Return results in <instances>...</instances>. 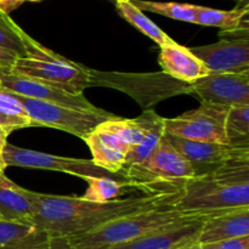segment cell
Masks as SVG:
<instances>
[{
  "mask_svg": "<svg viewBox=\"0 0 249 249\" xmlns=\"http://www.w3.org/2000/svg\"><path fill=\"white\" fill-rule=\"evenodd\" d=\"M248 2L232 10H218L196 5V24L221 28L223 33L248 31Z\"/></svg>",
  "mask_w": 249,
  "mask_h": 249,
  "instance_id": "19",
  "label": "cell"
},
{
  "mask_svg": "<svg viewBox=\"0 0 249 249\" xmlns=\"http://www.w3.org/2000/svg\"><path fill=\"white\" fill-rule=\"evenodd\" d=\"M22 4H23V0H0V12L9 15Z\"/></svg>",
  "mask_w": 249,
  "mask_h": 249,
  "instance_id": "31",
  "label": "cell"
},
{
  "mask_svg": "<svg viewBox=\"0 0 249 249\" xmlns=\"http://www.w3.org/2000/svg\"><path fill=\"white\" fill-rule=\"evenodd\" d=\"M38 230L31 224L12 223L0 219V248L17 245L33 236Z\"/></svg>",
  "mask_w": 249,
  "mask_h": 249,
  "instance_id": "26",
  "label": "cell"
},
{
  "mask_svg": "<svg viewBox=\"0 0 249 249\" xmlns=\"http://www.w3.org/2000/svg\"><path fill=\"white\" fill-rule=\"evenodd\" d=\"M190 92L201 104L231 108L249 105V73H211L190 84Z\"/></svg>",
  "mask_w": 249,
  "mask_h": 249,
  "instance_id": "9",
  "label": "cell"
},
{
  "mask_svg": "<svg viewBox=\"0 0 249 249\" xmlns=\"http://www.w3.org/2000/svg\"><path fill=\"white\" fill-rule=\"evenodd\" d=\"M225 143L249 150V105L229 108L225 122Z\"/></svg>",
  "mask_w": 249,
  "mask_h": 249,
  "instance_id": "22",
  "label": "cell"
},
{
  "mask_svg": "<svg viewBox=\"0 0 249 249\" xmlns=\"http://www.w3.org/2000/svg\"><path fill=\"white\" fill-rule=\"evenodd\" d=\"M207 218L209 216H191L109 249H185L191 247L198 243L202 225Z\"/></svg>",
  "mask_w": 249,
  "mask_h": 249,
  "instance_id": "13",
  "label": "cell"
},
{
  "mask_svg": "<svg viewBox=\"0 0 249 249\" xmlns=\"http://www.w3.org/2000/svg\"><path fill=\"white\" fill-rule=\"evenodd\" d=\"M211 73H249V39L223 38L214 44L189 48Z\"/></svg>",
  "mask_w": 249,
  "mask_h": 249,
  "instance_id": "12",
  "label": "cell"
},
{
  "mask_svg": "<svg viewBox=\"0 0 249 249\" xmlns=\"http://www.w3.org/2000/svg\"><path fill=\"white\" fill-rule=\"evenodd\" d=\"M249 208V157L232 158L214 173L192 178L173 209L187 215L211 216Z\"/></svg>",
  "mask_w": 249,
  "mask_h": 249,
  "instance_id": "2",
  "label": "cell"
},
{
  "mask_svg": "<svg viewBox=\"0 0 249 249\" xmlns=\"http://www.w3.org/2000/svg\"><path fill=\"white\" fill-rule=\"evenodd\" d=\"M139 118L146 126V135L138 146L133 147L128 152L123 170L142 164L157 148L158 143L165 134L164 118L158 116L153 109H147Z\"/></svg>",
  "mask_w": 249,
  "mask_h": 249,
  "instance_id": "18",
  "label": "cell"
},
{
  "mask_svg": "<svg viewBox=\"0 0 249 249\" xmlns=\"http://www.w3.org/2000/svg\"><path fill=\"white\" fill-rule=\"evenodd\" d=\"M6 168H7V165H6V163L4 162V158H2V156H0V175L4 174Z\"/></svg>",
  "mask_w": 249,
  "mask_h": 249,
  "instance_id": "33",
  "label": "cell"
},
{
  "mask_svg": "<svg viewBox=\"0 0 249 249\" xmlns=\"http://www.w3.org/2000/svg\"><path fill=\"white\" fill-rule=\"evenodd\" d=\"M245 236H249V208L233 209L207 218L202 225L198 243L209 245Z\"/></svg>",
  "mask_w": 249,
  "mask_h": 249,
  "instance_id": "17",
  "label": "cell"
},
{
  "mask_svg": "<svg viewBox=\"0 0 249 249\" xmlns=\"http://www.w3.org/2000/svg\"><path fill=\"white\" fill-rule=\"evenodd\" d=\"M141 11L153 12L168 18L196 24V5L175 1H152V0H131Z\"/></svg>",
  "mask_w": 249,
  "mask_h": 249,
  "instance_id": "23",
  "label": "cell"
},
{
  "mask_svg": "<svg viewBox=\"0 0 249 249\" xmlns=\"http://www.w3.org/2000/svg\"><path fill=\"white\" fill-rule=\"evenodd\" d=\"M2 158L7 167L12 165V167L33 168V169L55 170V172H63L66 174L74 175L83 180L90 178H112L118 181L128 182L122 172L118 174L107 172L106 169L95 164L91 160L49 155L38 151L16 147L10 145L9 142L2 151Z\"/></svg>",
  "mask_w": 249,
  "mask_h": 249,
  "instance_id": "7",
  "label": "cell"
},
{
  "mask_svg": "<svg viewBox=\"0 0 249 249\" xmlns=\"http://www.w3.org/2000/svg\"><path fill=\"white\" fill-rule=\"evenodd\" d=\"M85 181L88 182V190L83 198L97 203L114 201L123 194L125 187H130L128 182L118 181L112 178H90Z\"/></svg>",
  "mask_w": 249,
  "mask_h": 249,
  "instance_id": "24",
  "label": "cell"
},
{
  "mask_svg": "<svg viewBox=\"0 0 249 249\" xmlns=\"http://www.w3.org/2000/svg\"><path fill=\"white\" fill-rule=\"evenodd\" d=\"M116 9L126 22H129L146 36L152 39L157 45H160V48L173 41V39L164 31H162V28H160L152 19L148 18L143 11L136 7L131 1L116 2Z\"/></svg>",
  "mask_w": 249,
  "mask_h": 249,
  "instance_id": "21",
  "label": "cell"
},
{
  "mask_svg": "<svg viewBox=\"0 0 249 249\" xmlns=\"http://www.w3.org/2000/svg\"><path fill=\"white\" fill-rule=\"evenodd\" d=\"M165 138L189 162L195 178L212 174L232 158L249 157L248 148H236L226 143L187 140L167 133Z\"/></svg>",
  "mask_w": 249,
  "mask_h": 249,
  "instance_id": "10",
  "label": "cell"
},
{
  "mask_svg": "<svg viewBox=\"0 0 249 249\" xmlns=\"http://www.w3.org/2000/svg\"><path fill=\"white\" fill-rule=\"evenodd\" d=\"M2 73H4V71H2V70H1V68H0V78H1Z\"/></svg>",
  "mask_w": 249,
  "mask_h": 249,
  "instance_id": "37",
  "label": "cell"
},
{
  "mask_svg": "<svg viewBox=\"0 0 249 249\" xmlns=\"http://www.w3.org/2000/svg\"><path fill=\"white\" fill-rule=\"evenodd\" d=\"M229 108L201 104L196 109L175 118H164L165 133L187 140L225 143V122Z\"/></svg>",
  "mask_w": 249,
  "mask_h": 249,
  "instance_id": "8",
  "label": "cell"
},
{
  "mask_svg": "<svg viewBox=\"0 0 249 249\" xmlns=\"http://www.w3.org/2000/svg\"><path fill=\"white\" fill-rule=\"evenodd\" d=\"M116 2H128V1H131V0H114Z\"/></svg>",
  "mask_w": 249,
  "mask_h": 249,
  "instance_id": "35",
  "label": "cell"
},
{
  "mask_svg": "<svg viewBox=\"0 0 249 249\" xmlns=\"http://www.w3.org/2000/svg\"><path fill=\"white\" fill-rule=\"evenodd\" d=\"M26 1H32V2H38V1H41V0H23V2Z\"/></svg>",
  "mask_w": 249,
  "mask_h": 249,
  "instance_id": "36",
  "label": "cell"
},
{
  "mask_svg": "<svg viewBox=\"0 0 249 249\" xmlns=\"http://www.w3.org/2000/svg\"><path fill=\"white\" fill-rule=\"evenodd\" d=\"M33 126L16 94L0 88V128L7 134Z\"/></svg>",
  "mask_w": 249,
  "mask_h": 249,
  "instance_id": "20",
  "label": "cell"
},
{
  "mask_svg": "<svg viewBox=\"0 0 249 249\" xmlns=\"http://www.w3.org/2000/svg\"><path fill=\"white\" fill-rule=\"evenodd\" d=\"M49 237L50 236L48 233L39 229L33 236H31L27 240L22 241L17 245L2 247L0 249H49Z\"/></svg>",
  "mask_w": 249,
  "mask_h": 249,
  "instance_id": "27",
  "label": "cell"
},
{
  "mask_svg": "<svg viewBox=\"0 0 249 249\" xmlns=\"http://www.w3.org/2000/svg\"><path fill=\"white\" fill-rule=\"evenodd\" d=\"M18 57L16 53L0 46V68L4 72H11Z\"/></svg>",
  "mask_w": 249,
  "mask_h": 249,
  "instance_id": "29",
  "label": "cell"
},
{
  "mask_svg": "<svg viewBox=\"0 0 249 249\" xmlns=\"http://www.w3.org/2000/svg\"><path fill=\"white\" fill-rule=\"evenodd\" d=\"M7 138H9V134L4 129L0 128V156H2V151L7 143Z\"/></svg>",
  "mask_w": 249,
  "mask_h": 249,
  "instance_id": "32",
  "label": "cell"
},
{
  "mask_svg": "<svg viewBox=\"0 0 249 249\" xmlns=\"http://www.w3.org/2000/svg\"><path fill=\"white\" fill-rule=\"evenodd\" d=\"M23 29L12 21L9 15L0 12V46L16 53L19 57L26 53L23 39H22Z\"/></svg>",
  "mask_w": 249,
  "mask_h": 249,
  "instance_id": "25",
  "label": "cell"
},
{
  "mask_svg": "<svg viewBox=\"0 0 249 249\" xmlns=\"http://www.w3.org/2000/svg\"><path fill=\"white\" fill-rule=\"evenodd\" d=\"M175 202L111 220L90 232L67 237L75 249H109L191 216L173 209Z\"/></svg>",
  "mask_w": 249,
  "mask_h": 249,
  "instance_id": "4",
  "label": "cell"
},
{
  "mask_svg": "<svg viewBox=\"0 0 249 249\" xmlns=\"http://www.w3.org/2000/svg\"><path fill=\"white\" fill-rule=\"evenodd\" d=\"M185 249H207V248L204 247L203 245H199V243H197V245H194V246H191V247H187Z\"/></svg>",
  "mask_w": 249,
  "mask_h": 249,
  "instance_id": "34",
  "label": "cell"
},
{
  "mask_svg": "<svg viewBox=\"0 0 249 249\" xmlns=\"http://www.w3.org/2000/svg\"><path fill=\"white\" fill-rule=\"evenodd\" d=\"M207 249H249V236L203 245Z\"/></svg>",
  "mask_w": 249,
  "mask_h": 249,
  "instance_id": "28",
  "label": "cell"
},
{
  "mask_svg": "<svg viewBox=\"0 0 249 249\" xmlns=\"http://www.w3.org/2000/svg\"><path fill=\"white\" fill-rule=\"evenodd\" d=\"M49 249H75L67 237L50 236L49 237Z\"/></svg>",
  "mask_w": 249,
  "mask_h": 249,
  "instance_id": "30",
  "label": "cell"
},
{
  "mask_svg": "<svg viewBox=\"0 0 249 249\" xmlns=\"http://www.w3.org/2000/svg\"><path fill=\"white\" fill-rule=\"evenodd\" d=\"M84 141L91 151V160L95 164L113 174H118L123 170L125 157L130 148L107 122L94 129Z\"/></svg>",
  "mask_w": 249,
  "mask_h": 249,
  "instance_id": "14",
  "label": "cell"
},
{
  "mask_svg": "<svg viewBox=\"0 0 249 249\" xmlns=\"http://www.w3.org/2000/svg\"><path fill=\"white\" fill-rule=\"evenodd\" d=\"M0 88L14 94L28 97V99L39 100L48 104L60 105V106L72 107V108L88 109L95 111L99 107L94 106L87 100L84 94H72L66 90L56 88L48 83L32 79L24 75L14 72H4L0 78Z\"/></svg>",
  "mask_w": 249,
  "mask_h": 249,
  "instance_id": "11",
  "label": "cell"
},
{
  "mask_svg": "<svg viewBox=\"0 0 249 249\" xmlns=\"http://www.w3.org/2000/svg\"><path fill=\"white\" fill-rule=\"evenodd\" d=\"M158 63L164 74L185 84H191L211 74V71L189 48L180 45L174 40L160 48Z\"/></svg>",
  "mask_w": 249,
  "mask_h": 249,
  "instance_id": "15",
  "label": "cell"
},
{
  "mask_svg": "<svg viewBox=\"0 0 249 249\" xmlns=\"http://www.w3.org/2000/svg\"><path fill=\"white\" fill-rule=\"evenodd\" d=\"M17 97L31 118L33 126L58 129L72 134L82 140H85L87 136L104 122L119 118V116L109 113L101 108L88 111V109L48 104L39 100L28 99L21 95H17Z\"/></svg>",
  "mask_w": 249,
  "mask_h": 249,
  "instance_id": "6",
  "label": "cell"
},
{
  "mask_svg": "<svg viewBox=\"0 0 249 249\" xmlns=\"http://www.w3.org/2000/svg\"><path fill=\"white\" fill-rule=\"evenodd\" d=\"M179 194H145L97 203L83 197L34 192L36 213L32 224L49 236L73 237L90 232L111 220L177 202Z\"/></svg>",
  "mask_w": 249,
  "mask_h": 249,
  "instance_id": "1",
  "label": "cell"
},
{
  "mask_svg": "<svg viewBox=\"0 0 249 249\" xmlns=\"http://www.w3.org/2000/svg\"><path fill=\"white\" fill-rule=\"evenodd\" d=\"M34 213V192L15 184L5 175V173L0 175V219L33 225L32 219Z\"/></svg>",
  "mask_w": 249,
  "mask_h": 249,
  "instance_id": "16",
  "label": "cell"
},
{
  "mask_svg": "<svg viewBox=\"0 0 249 249\" xmlns=\"http://www.w3.org/2000/svg\"><path fill=\"white\" fill-rule=\"evenodd\" d=\"M26 53L17 58L11 72L48 83L72 94H84L94 85L95 71L71 61L39 44L22 31Z\"/></svg>",
  "mask_w": 249,
  "mask_h": 249,
  "instance_id": "3",
  "label": "cell"
},
{
  "mask_svg": "<svg viewBox=\"0 0 249 249\" xmlns=\"http://www.w3.org/2000/svg\"><path fill=\"white\" fill-rule=\"evenodd\" d=\"M129 186L146 194H179L189 180L195 178L186 160L164 136L152 155L140 165L122 170Z\"/></svg>",
  "mask_w": 249,
  "mask_h": 249,
  "instance_id": "5",
  "label": "cell"
}]
</instances>
